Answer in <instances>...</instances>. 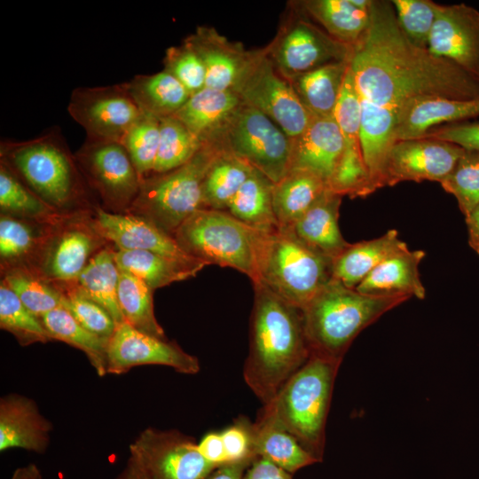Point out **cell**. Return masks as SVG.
Instances as JSON below:
<instances>
[{
	"instance_id": "obj_1",
	"label": "cell",
	"mask_w": 479,
	"mask_h": 479,
	"mask_svg": "<svg viewBox=\"0 0 479 479\" xmlns=\"http://www.w3.org/2000/svg\"><path fill=\"white\" fill-rule=\"evenodd\" d=\"M349 66L360 100L397 117L416 98H479V80L409 40L391 1L372 0L369 26Z\"/></svg>"
},
{
	"instance_id": "obj_2",
	"label": "cell",
	"mask_w": 479,
	"mask_h": 479,
	"mask_svg": "<svg viewBox=\"0 0 479 479\" xmlns=\"http://www.w3.org/2000/svg\"><path fill=\"white\" fill-rule=\"evenodd\" d=\"M249 352L243 377L262 402L269 404L310 358L302 309L260 282H254Z\"/></svg>"
},
{
	"instance_id": "obj_3",
	"label": "cell",
	"mask_w": 479,
	"mask_h": 479,
	"mask_svg": "<svg viewBox=\"0 0 479 479\" xmlns=\"http://www.w3.org/2000/svg\"><path fill=\"white\" fill-rule=\"evenodd\" d=\"M405 296H372L332 278L302 309L310 354L342 362L355 338Z\"/></svg>"
},
{
	"instance_id": "obj_4",
	"label": "cell",
	"mask_w": 479,
	"mask_h": 479,
	"mask_svg": "<svg viewBox=\"0 0 479 479\" xmlns=\"http://www.w3.org/2000/svg\"><path fill=\"white\" fill-rule=\"evenodd\" d=\"M0 156L1 162L56 210L85 202V179L59 128L25 141L3 140Z\"/></svg>"
},
{
	"instance_id": "obj_5",
	"label": "cell",
	"mask_w": 479,
	"mask_h": 479,
	"mask_svg": "<svg viewBox=\"0 0 479 479\" xmlns=\"http://www.w3.org/2000/svg\"><path fill=\"white\" fill-rule=\"evenodd\" d=\"M342 362L310 354L262 411L291 434L318 462L324 459L326 427Z\"/></svg>"
},
{
	"instance_id": "obj_6",
	"label": "cell",
	"mask_w": 479,
	"mask_h": 479,
	"mask_svg": "<svg viewBox=\"0 0 479 479\" xmlns=\"http://www.w3.org/2000/svg\"><path fill=\"white\" fill-rule=\"evenodd\" d=\"M332 261L309 247L290 228L279 227L261 234L254 282L262 283L302 309L332 279Z\"/></svg>"
},
{
	"instance_id": "obj_7",
	"label": "cell",
	"mask_w": 479,
	"mask_h": 479,
	"mask_svg": "<svg viewBox=\"0 0 479 479\" xmlns=\"http://www.w3.org/2000/svg\"><path fill=\"white\" fill-rule=\"evenodd\" d=\"M224 147L220 138L206 142L184 165L142 180L138 195L128 213L141 216L174 236L185 219L203 208V181Z\"/></svg>"
},
{
	"instance_id": "obj_8",
	"label": "cell",
	"mask_w": 479,
	"mask_h": 479,
	"mask_svg": "<svg viewBox=\"0 0 479 479\" xmlns=\"http://www.w3.org/2000/svg\"><path fill=\"white\" fill-rule=\"evenodd\" d=\"M262 232L225 210L201 208L185 219L173 237L191 256L208 265L233 268L254 282Z\"/></svg>"
},
{
	"instance_id": "obj_9",
	"label": "cell",
	"mask_w": 479,
	"mask_h": 479,
	"mask_svg": "<svg viewBox=\"0 0 479 479\" xmlns=\"http://www.w3.org/2000/svg\"><path fill=\"white\" fill-rule=\"evenodd\" d=\"M264 49L287 79L330 63L349 60L353 51L352 47L331 37L295 2L289 3L277 35Z\"/></svg>"
},
{
	"instance_id": "obj_10",
	"label": "cell",
	"mask_w": 479,
	"mask_h": 479,
	"mask_svg": "<svg viewBox=\"0 0 479 479\" xmlns=\"http://www.w3.org/2000/svg\"><path fill=\"white\" fill-rule=\"evenodd\" d=\"M220 138L229 151L274 184L291 169L293 139L271 118L244 102Z\"/></svg>"
},
{
	"instance_id": "obj_11",
	"label": "cell",
	"mask_w": 479,
	"mask_h": 479,
	"mask_svg": "<svg viewBox=\"0 0 479 479\" xmlns=\"http://www.w3.org/2000/svg\"><path fill=\"white\" fill-rule=\"evenodd\" d=\"M232 90L245 104L271 118L292 139L300 136L313 118L264 48L253 51L248 66Z\"/></svg>"
},
{
	"instance_id": "obj_12",
	"label": "cell",
	"mask_w": 479,
	"mask_h": 479,
	"mask_svg": "<svg viewBox=\"0 0 479 479\" xmlns=\"http://www.w3.org/2000/svg\"><path fill=\"white\" fill-rule=\"evenodd\" d=\"M75 157L86 183L106 208L128 213L138 195L141 178L123 145L86 139Z\"/></svg>"
},
{
	"instance_id": "obj_13",
	"label": "cell",
	"mask_w": 479,
	"mask_h": 479,
	"mask_svg": "<svg viewBox=\"0 0 479 479\" xmlns=\"http://www.w3.org/2000/svg\"><path fill=\"white\" fill-rule=\"evenodd\" d=\"M129 448L147 479H207L217 467L203 458L192 438L177 430L147 428Z\"/></svg>"
},
{
	"instance_id": "obj_14",
	"label": "cell",
	"mask_w": 479,
	"mask_h": 479,
	"mask_svg": "<svg viewBox=\"0 0 479 479\" xmlns=\"http://www.w3.org/2000/svg\"><path fill=\"white\" fill-rule=\"evenodd\" d=\"M67 111L85 130L86 139L120 143L143 113L125 82L75 88Z\"/></svg>"
},
{
	"instance_id": "obj_15",
	"label": "cell",
	"mask_w": 479,
	"mask_h": 479,
	"mask_svg": "<svg viewBox=\"0 0 479 479\" xmlns=\"http://www.w3.org/2000/svg\"><path fill=\"white\" fill-rule=\"evenodd\" d=\"M143 365L169 366L184 374L200 369L199 359L176 342L141 332L126 321L118 324L108 343L106 373L122 374Z\"/></svg>"
},
{
	"instance_id": "obj_16",
	"label": "cell",
	"mask_w": 479,
	"mask_h": 479,
	"mask_svg": "<svg viewBox=\"0 0 479 479\" xmlns=\"http://www.w3.org/2000/svg\"><path fill=\"white\" fill-rule=\"evenodd\" d=\"M465 149L433 137L397 141L386 165V185L404 181L441 183L452 170Z\"/></svg>"
},
{
	"instance_id": "obj_17",
	"label": "cell",
	"mask_w": 479,
	"mask_h": 479,
	"mask_svg": "<svg viewBox=\"0 0 479 479\" xmlns=\"http://www.w3.org/2000/svg\"><path fill=\"white\" fill-rule=\"evenodd\" d=\"M428 50L479 80V12L465 4H437Z\"/></svg>"
},
{
	"instance_id": "obj_18",
	"label": "cell",
	"mask_w": 479,
	"mask_h": 479,
	"mask_svg": "<svg viewBox=\"0 0 479 479\" xmlns=\"http://www.w3.org/2000/svg\"><path fill=\"white\" fill-rule=\"evenodd\" d=\"M93 214V229L117 249L151 251L186 263L208 265L184 251L173 236L141 216L110 212L100 207H94Z\"/></svg>"
},
{
	"instance_id": "obj_19",
	"label": "cell",
	"mask_w": 479,
	"mask_h": 479,
	"mask_svg": "<svg viewBox=\"0 0 479 479\" xmlns=\"http://www.w3.org/2000/svg\"><path fill=\"white\" fill-rule=\"evenodd\" d=\"M101 239L90 223L72 224L52 234L43 255L41 275L55 283L75 281L97 253Z\"/></svg>"
},
{
	"instance_id": "obj_20",
	"label": "cell",
	"mask_w": 479,
	"mask_h": 479,
	"mask_svg": "<svg viewBox=\"0 0 479 479\" xmlns=\"http://www.w3.org/2000/svg\"><path fill=\"white\" fill-rule=\"evenodd\" d=\"M200 56L206 70V88L232 90L248 66L254 51H247L212 27H198L185 39Z\"/></svg>"
},
{
	"instance_id": "obj_21",
	"label": "cell",
	"mask_w": 479,
	"mask_h": 479,
	"mask_svg": "<svg viewBox=\"0 0 479 479\" xmlns=\"http://www.w3.org/2000/svg\"><path fill=\"white\" fill-rule=\"evenodd\" d=\"M52 424L31 398L9 394L0 399V451L20 448L43 453L50 444Z\"/></svg>"
},
{
	"instance_id": "obj_22",
	"label": "cell",
	"mask_w": 479,
	"mask_h": 479,
	"mask_svg": "<svg viewBox=\"0 0 479 479\" xmlns=\"http://www.w3.org/2000/svg\"><path fill=\"white\" fill-rule=\"evenodd\" d=\"M343 137L334 117H313L305 130L293 139L290 169H304L326 184L343 150Z\"/></svg>"
},
{
	"instance_id": "obj_23",
	"label": "cell",
	"mask_w": 479,
	"mask_h": 479,
	"mask_svg": "<svg viewBox=\"0 0 479 479\" xmlns=\"http://www.w3.org/2000/svg\"><path fill=\"white\" fill-rule=\"evenodd\" d=\"M243 101L233 90L204 88L173 115L202 143L219 139Z\"/></svg>"
},
{
	"instance_id": "obj_24",
	"label": "cell",
	"mask_w": 479,
	"mask_h": 479,
	"mask_svg": "<svg viewBox=\"0 0 479 479\" xmlns=\"http://www.w3.org/2000/svg\"><path fill=\"white\" fill-rule=\"evenodd\" d=\"M478 115L479 98H416L405 105L398 114L396 140L423 137L439 124L460 122Z\"/></svg>"
},
{
	"instance_id": "obj_25",
	"label": "cell",
	"mask_w": 479,
	"mask_h": 479,
	"mask_svg": "<svg viewBox=\"0 0 479 479\" xmlns=\"http://www.w3.org/2000/svg\"><path fill=\"white\" fill-rule=\"evenodd\" d=\"M422 250H409L393 255L381 263L355 289L372 296L426 297L419 265L425 256Z\"/></svg>"
},
{
	"instance_id": "obj_26",
	"label": "cell",
	"mask_w": 479,
	"mask_h": 479,
	"mask_svg": "<svg viewBox=\"0 0 479 479\" xmlns=\"http://www.w3.org/2000/svg\"><path fill=\"white\" fill-rule=\"evenodd\" d=\"M342 196L327 189L292 226L294 234L309 247L332 260L350 243L342 235L338 220Z\"/></svg>"
},
{
	"instance_id": "obj_27",
	"label": "cell",
	"mask_w": 479,
	"mask_h": 479,
	"mask_svg": "<svg viewBox=\"0 0 479 479\" xmlns=\"http://www.w3.org/2000/svg\"><path fill=\"white\" fill-rule=\"evenodd\" d=\"M408 249L396 230L382 236L349 246L332 261V278L356 288L388 257Z\"/></svg>"
},
{
	"instance_id": "obj_28",
	"label": "cell",
	"mask_w": 479,
	"mask_h": 479,
	"mask_svg": "<svg viewBox=\"0 0 479 479\" xmlns=\"http://www.w3.org/2000/svg\"><path fill=\"white\" fill-rule=\"evenodd\" d=\"M253 450L290 474L318 463L299 442L262 410L253 423Z\"/></svg>"
},
{
	"instance_id": "obj_29",
	"label": "cell",
	"mask_w": 479,
	"mask_h": 479,
	"mask_svg": "<svg viewBox=\"0 0 479 479\" xmlns=\"http://www.w3.org/2000/svg\"><path fill=\"white\" fill-rule=\"evenodd\" d=\"M349 61L330 63L287 79L312 117H334Z\"/></svg>"
},
{
	"instance_id": "obj_30",
	"label": "cell",
	"mask_w": 479,
	"mask_h": 479,
	"mask_svg": "<svg viewBox=\"0 0 479 479\" xmlns=\"http://www.w3.org/2000/svg\"><path fill=\"white\" fill-rule=\"evenodd\" d=\"M295 4L331 37L352 48L369 26L370 11L357 9L349 0H303Z\"/></svg>"
},
{
	"instance_id": "obj_31",
	"label": "cell",
	"mask_w": 479,
	"mask_h": 479,
	"mask_svg": "<svg viewBox=\"0 0 479 479\" xmlns=\"http://www.w3.org/2000/svg\"><path fill=\"white\" fill-rule=\"evenodd\" d=\"M326 182L304 169H290L274 185L273 210L279 227H292L327 190Z\"/></svg>"
},
{
	"instance_id": "obj_32",
	"label": "cell",
	"mask_w": 479,
	"mask_h": 479,
	"mask_svg": "<svg viewBox=\"0 0 479 479\" xmlns=\"http://www.w3.org/2000/svg\"><path fill=\"white\" fill-rule=\"evenodd\" d=\"M139 109L158 119L173 116L188 100L190 93L166 70L137 75L125 82Z\"/></svg>"
},
{
	"instance_id": "obj_33",
	"label": "cell",
	"mask_w": 479,
	"mask_h": 479,
	"mask_svg": "<svg viewBox=\"0 0 479 479\" xmlns=\"http://www.w3.org/2000/svg\"><path fill=\"white\" fill-rule=\"evenodd\" d=\"M114 257L120 270L134 275L153 290L194 277L207 266L145 250L117 249Z\"/></svg>"
},
{
	"instance_id": "obj_34",
	"label": "cell",
	"mask_w": 479,
	"mask_h": 479,
	"mask_svg": "<svg viewBox=\"0 0 479 479\" xmlns=\"http://www.w3.org/2000/svg\"><path fill=\"white\" fill-rule=\"evenodd\" d=\"M274 185L265 175L253 169L226 211L255 230L268 232L278 229L273 210Z\"/></svg>"
},
{
	"instance_id": "obj_35",
	"label": "cell",
	"mask_w": 479,
	"mask_h": 479,
	"mask_svg": "<svg viewBox=\"0 0 479 479\" xmlns=\"http://www.w3.org/2000/svg\"><path fill=\"white\" fill-rule=\"evenodd\" d=\"M119 278L114 251L105 247L97 251L74 281L77 288L101 305L117 325L125 321L118 302Z\"/></svg>"
},
{
	"instance_id": "obj_36",
	"label": "cell",
	"mask_w": 479,
	"mask_h": 479,
	"mask_svg": "<svg viewBox=\"0 0 479 479\" xmlns=\"http://www.w3.org/2000/svg\"><path fill=\"white\" fill-rule=\"evenodd\" d=\"M253 169L224 146L212 162L204 178L203 208L226 211Z\"/></svg>"
},
{
	"instance_id": "obj_37",
	"label": "cell",
	"mask_w": 479,
	"mask_h": 479,
	"mask_svg": "<svg viewBox=\"0 0 479 479\" xmlns=\"http://www.w3.org/2000/svg\"><path fill=\"white\" fill-rule=\"evenodd\" d=\"M40 319L53 340L64 342L82 350L98 376L107 373L108 339L84 328L64 307L45 313Z\"/></svg>"
},
{
	"instance_id": "obj_38",
	"label": "cell",
	"mask_w": 479,
	"mask_h": 479,
	"mask_svg": "<svg viewBox=\"0 0 479 479\" xmlns=\"http://www.w3.org/2000/svg\"><path fill=\"white\" fill-rule=\"evenodd\" d=\"M1 215L39 224L55 225L62 212L49 206L34 193L5 164L0 165Z\"/></svg>"
},
{
	"instance_id": "obj_39",
	"label": "cell",
	"mask_w": 479,
	"mask_h": 479,
	"mask_svg": "<svg viewBox=\"0 0 479 479\" xmlns=\"http://www.w3.org/2000/svg\"><path fill=\"white\" fill-rule=\"evenodd\" d=\"M153 292L141 279L120 270L117 294L124 320L141 332L166 338L154 315Z\"/></svg>"
},
{
	"instance_id": "obj_40",
	"label": "cell",
	"mask_w": 479,
	"mask_h": 479,
	"mask_svg": "<svg viewBox=\"0 0 479 479\" xmlns=\"http://www.w3.org/2000/svg\"><path fill=\"white\" fill-rule=\"evenodd\" d=\"M21 302L39 318L63 307V296L55 283L25 267L4 270V279Z\"/></svg>"
},
{
	"instance_id": "obj_41",
	"label": "cell",
	"mask_w": 479,
	"mask_h": 479,
	"mask_svg": "<svg viewBox=\"0 0 479 479\" xmlns=\"http://www.w3.org/2000/svg\"><path fill=\"white\" fill-rule=\"evenodd\" d=\"M203 144L177 118L161 119L160 142L152 175L166 173L184 165Z\"/></svg>"
},
{
	"instance_id": "obj_42",
	"label": "cell",
	"mask_w": 479,
	"mask_h": 479,
	"mask_svg": "<svg viewBox=\"0 0 479 479\" xmlns=\"http://www.w3.org/2000/svg\"><path fill=\"white\" fill-rule=\"evenodd\" d=\"M0 327L12 334L22 346L53 340L42 320L21 302L3 279L0 283Z\"/></svg>"
},
{
	"instance_id": "obj_43",
	"label": "cell",
	"mask_w": 479,
	"mask_h": 479,
	"mask_svg": "<svg viewBox=\"0 0 479 479\" xmlns=\"http://www.w3.org/2000/svg\"><path fill=\"white\" fill-rule=\"evenodd\" d=\"M159 142L160 119L145 113H142L122 142L141 181L153 174Z\"/></svg>"
},
{
	"instance_id": "obj_44",
	"label": "cell",
	"mask_w": 479,
	"mask_h": 479,
	"mask_svg": "<svg viewBox=\"0 0 479 479\" xmlns=\"http://www.w3.org/2000/svg\"><path fill=\"white\" fill-rule=\"evenodd\" d=\"M55 283V282H53ZM63 296V307L90 332L110 340L116 322L98 303L83 294L74 282L55 283Z\"/></svg>"
},
{
	"instance_id": "obj_45",
	"label": "cell",
	"mask_w": 479,
	"mask_h": 479,
	"mask_svg": "<svg viewBox=\"0 0 479 479\" xmlns=\"http://www.w3.org/2000/svg\"><path fill=\"white\" fill-rule=\"evenodd\" d=\"M35 222L1 215L0 256L2 267L18 263L34 253L43 237L38 234ZM9 267V268H10ZM5 270V269H4Z\"/></svg>"
},
{
	"instance_id": "obj_46",
	"label": "cell",
	"mask_w": 479,
	"mask_h": 479,
	"mask_svg": "<svg viewBox=\"0 0 479 479\" xmlns=\"http://www.w3.org/2000/svg\"><path fill=\"white\" fill-rule=\"evenodd\" d=\"M440 184L456 198L460 211L467 216L479 204V153L465 149Z\"/></svg>"
},
{
	"instance_id": "obj_47",
	"label": "cell",
	"mask_w": 479,
	"mask_h": 479,
	"mask_svg": "<svg viewBox=\"0 0 479 479\" xmlns=\"http://www.w3.org/2000/svg\"><path fill=\"white\" fill-rule=\"evenodd\" d=\"M398 24L415 45L428 49L437 4L429 0H393Z\"/></svg>"
},
{
	"instance_id": "obj_48",
	"label": "cell",
	"mask_w": 479,
	"mask_h": 479,
	"mask_svg": "<svg viewBox=\"0 0 479 479\" xmlns=\"http://www.w3.org/2000/svg\"><path fill=\"white\" fill-rule=\"evenodd\" d=\"M164 70L171 74L192 95L206 87V70L194 49L185 40L167 49Z\"/></svg>"
},
{
	"instance_id": "obj_49",
	"label": "cell",
	"mask_w": 479,
	"mask_h": 479,
	"mask_svg": "<svg viewBox=\"0 0 479 479\" xmlns=\"http://www.w3.org/2000/svg\"><path fill=\"white\" fill-rule=\"evenodd\" d=\"M228 462L255 460L253 450V423L247 417H238L220 432Z\"/></svg>"
},
{
	"instance_id": "obj_50",
	"label": "cell",
	"mask_w": 479,
	"mask_h": 479,
	"mask_svg": "<svg viewBox=\"0 0 479 479\" xmlns=\"http://www.w3.org/2000/svg\"><path fill=\"white\" fill-rule=\"evenodd\" d=\"M424 137H433L479 153V122H455L434 128Z\"/></svg>"
},
{
	"instance_id": "obj_51",
	"label": "cell",
	"mask_w": 479,
	"mask_h": 479,
	"mask_svg": "<svg viewBox=\"0 0 479 479\" xmlns=\"http://www.w3.org/2000/svg\"><path fill=\"white\" fill-rule=\"evenodd\" d=\"M200 453L216 467L228 463L224 441L220 432L206 434L197 444Z\"/></svg>"
},
{
	"instance_id": "obj_52",
	"label": "cell",
	"mask_w": 479,
	"mask_h": 479,
	"mask_svg": "<svg viewBox=\"0 0 479 479\" xmlns=\"http://www.w3.org/2000/svg\"><path fill=\"white\" fill-rule=\"evenodd\" d=\"M242 479H293V476L270 460L258 457L246 470Z\"/></svg>"
},
{
	"instance_id": "obj_53",
	"label": "cell",
	"mask_w": 479,
	"mask_h": 479,
	"mask_svg": "<svg viewBox=\"0 0 479 479\" xmlns=\"http://www.w3.org/2000/svg\"><path fill=\"white\" fill-rule=\"evenodd\" d=\"M254 460L228 462L218 466L207 479H242Z\"/></svg>"
},
{
	"instance_id": "obj_54",
	"label": "cell",
	"mask_w": 479,
	"mask_h": 479,
	"mask_svg": "<svg viewBox=\"0 0 479 479\" xmlns=\"http://www.w3.org/2000/svg\"><path fill=\"white\" fill-rule=\"evenodd\" d=\"M466 224L469 246L479 255V204L466 216Z\"/></svg>"
},
{
	"instance_id": "obj_55",
	"label": "cell",
	"mask_w": 479,
	"mask_h": 479,
	"mask_svg": "<svg viewBox=\"0 0 479 479\" xmlns=\"http://www.w3.org/2000/svg\"><path fill=\"white\" fill-rule=\"evenodd\" d=\"M11 479H43L40 468L35 463L17 467Z\"/></svg>"
},
{
	"instance_id": "obj_56",
	"label": "cell",
	"mask_w": 479,
	"mask_h": 479,
	"mask_svg": "<svg viewBox=\"0 0 479 479\" xmlns=\"http://www.w3.org/2000/svg\"><path fill=\"white\" fill-rule=\"evenodd\" d=\"M116 479H147L138 464L130 457Z\"/></svg>"
}]
</instances>
